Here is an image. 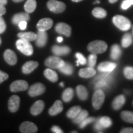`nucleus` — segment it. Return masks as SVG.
Here are the masks:
<instances>
[{"instance_id":"1","label":"nucleus","mask_w":133,"mask_h":133,"mask_svg":"<svg viewBox=\"0 0 133 133\" xmlns=\"http://www.w3.org/2000/svg\"><path fill=\"white\" fill-rule=\"evenodd\" d=\"M113 76L110 73H104L102 75H98L97 77L94 79L95 81V89H107L112 83Z\"/></svg>"},{"instance_id":"2","label":"nucleus","mask_w":133,"mask_h":133,"mask_svg":"<svg viewBox=\"0 0 133 133\" xmlns=\"http://www.w3.org/2000/svg\"><path fill=\"white\" fill-rule=\"evenodd\" d=\"M107 44L105 41L96 40L91 41L88 45V50L92 54H102L107 49Z\"/></svg>"},{"instance_id":"3","label":"nucleus","mask_w":133,"mask_h":133,"mask_svg":"<svg viewBox=\"0 0 133 133\" xmlns=\"http://www.w3.org/2000/svg\"><path fill=\"white\" fill-rule=\"evenodd\" d=\"M113 22L121 30L127 31L131 28V22L124 16L117 15L113 17Z\"/></svg>"},{"instance_id":"4","label":"nucleus","mask_w":133,"mask_h":133,"mask_svg":"<svg viewBox=\"0 0 133 133\" xmlns=\"http://www.w3.org/2000/svg\"><path fill=\"white\" fill-rule=\"evenodd\" d=\"M16 47L19 51L25 56H31L33 52V47L30 41L25 39L19 38V39L16 41Z\"/></svg>"},{"instance_id":"5","label":"nucleus","mask_w":133,"mask_h":133,"mask_svg":"<svg viewBox=\"0 0 133 133\" xmlns=\"http://www.w3.org/2000/svg\"><path fill=\"white\" fill-rule=\"evenodd\" d=\"M105 101V93L102 89H96L92 96V104L96 110H99L101 108Z\"/></svg>"},{"instance_id":"6","label":"nucleus","mask_w":133,"mask_h":133,"mask_svg":"<svg viewBox=\"0 0 133 133\" xmlns=\"http://www.w3.org/2000/svg\"><path fill=\"white\" fill-rule=\"evenodd\" d=\"M47 6L51 12L57 14L64 12L66 8L64 3L57 0H49L47 3Z\"/></svg>"},{"instance_id":"7","label":"nucleus","mask_w":133,"mask_h":133,"mask_svg":"<svg viewBox=\"0 0 133 133\" xmlns=\"http://www.w3.org/2000/svg\"><path fill=\"white\" fill-rule=\"evenodd\" d=\"M65 64L62 59L56 56H51L45 61V65L49 68L54 69H59Z\"/></svg>"},{"instance_id":"8","label":"nucleus","mask_w":133,"mask_h":133,"mask_svg":"<svg viewBox=\"0 0 133 133\" xmlns=\"http://www.w3.org/2000/svg\"><path fill=\"white\" fill-rule=\"evenodd\" d=\"M46 88L42 83H38L30 86L29 90V94L31 97H35L41 95L45 92Z\"/></svg>"},{"instance_id":"9","label":"nucleus","mask_w":133,"mask_h":133,"mask_svg":"<svg viewBox=\"0 0 133 133\" xmlns=\"http://www.w3.org/2000/svg\"><path fill=\"white\" fill-rule=\"evenodd\" d=\"M29 88V84L25 80H17L13 82L10 86V89L12 92L25 91Z\"/></svg>"},{"instance_id":"10","label":"nucleus","mask_w":133,"mask_h":133,"mask_svg":"<svg viewBox=\"0 0 133 133\" xmlns=\"http://www.w3.org/2000/svg\"><path fill=\"white\" fill-rule=\"evenodd\" d=\"M55 29H56V31L57 33H60V34L64 35L67 36V37H69L71 35V26L69 25L68 24H65V23H59V24L56 25Z\"/></svg>"},{"instance_id":"11","label":"nucleus","mask_w":133,"mask_h":133,"mask_svg":"<svg viewBox=\"0 0 133 133\" xmlns=\"http://www.w3.org/2000/svg\"><path fill=\"white\" fill-rule=\"evenodd\" d=\"M20 131L23 133H35L37 132L38 128L33 123L25 121L20 126Z\"/></svg>"},{"instance_id":"12","label":"nucleus","mask_w":133,"mask_h":133,"mask_svg":"<svg viewBox=\"0 0 133 133\" xmlns=\"http://www.w3.org/2000/svg\"><path fill=\"white\" fill-rule=\"evenodd\" d=\"M116 66V64L114 62H101L97 66L98 70L102 73H111L114 70Z\"/></svg>"},{"instance_id":"13","label":"nucleus","mask_w":133,"mask_h":133,"mask_svg":"<svg viewBox=\"0 0 133 133\" xmlns=\"http://www.w3.org/2000/svg\"><path fill=\"white\" fill-rule=\"evenodd\" d=\"M53 21L49 18H44L38 22L36 27L39 31H46L52 27Z\"/></svg>"},{"instance_id":"14","label":"nucleus","mask_w":133,"mask_h":133,"mask_svg":"<svg viewBox=\"0 0 133 133\" xmlns=\"http://www.w3.org/2000/svg\"><path fill=\"white\" fill-rule=\"evenodd\" d=\"M20 105V97L17 95L12 96L8 101V109L11 112H16L18 110Z\"/></svg>"},{"instance_id":"15","label":"nucleus","mask_w":133,"mask_h":133,"mask_svg":"<svg viewBox=\"0 0 133 133\" xmlns=\"http://www.w3.org/2000/svg\"><path fill=\"white\" fill-rule=\"evenodd\" d=\"M36 39V44L38 47L42 48L46 45L48 41V34L46 31L38 30Z\"/></svg>"},{"instance_id":"16","label":"nucleus","mask_w":133,"mask_h":133,"mask_svg":"<svg viewBox=\"0 0 133 133\" xmlns=\"http://www.w3.org/2000/svg\"><path fill=\"white\" fill-rule=\"evenodd\" d=\"M4 58L6 62L11 65H14L17 61L16 53L11 49L6 50L4 53Z\"/></svg>"},{"instance_id":"17","label":"nucleus","mask_w":133,"mask_h":133,"mask_svg":"<svg viewBox=\"0 0 133 133\" xmlns=\"http://www.w3.org/2000/svg\"><path fill=\"white\" fill-rule=\"evenodd\" d=\"M44 108V103L43 101H37L33 104L30 109L31 114L34 116L38 115L43 112Z\"/></svg>"},{"instance_id":"18","label":"nucleus","mask_w":133,"mask_h":133,"mask_svg":"<svg viewBox=\"0 0 133 133\" xmlns=\"http://www.w3.org/2000/svg\"><path fill=\"white\" fill-rule=\"evenodd\" d=\"M52 51L55 55L58 56H65V55L69 54L70 52V49L69 46H54L52 48Z\"/></svg>"},{"instance_id":"19","label":"nucleus","mask_w":133,"mask_h":133,"mask_svg":"<svg viewBox=\"0 0 133 133\" xmlns=\"http://www.w3.org/2000/svg\"><path fill=\"white\" fill-rule=\"evenodd\" d=\"M64 107H63V104L61 101H56L52 106L50 108L49 110V114L51 116L57 115L60 113L62 112Z\"/></svg>"},{"instance_id":"20","label":"nucleus","mask_w":133,"mask_h":133,"mask_svg":"<svg viewBox=\"0 0 133 133\" xmlns=\"http://www.w3.org/2000/svg\"><path fill=\"white\" fill-rule=\"evenodd\" d=\"M38 62L36 61H28L22 66V72L25 74H30L38 67Z\"/></svg>"},{"instance_id":"21","label":"nucleus","mask_w":133,"mask_h":133,"mask_svg":"<svg viewBox=\"0 0 133 133\" xmlns=\"http://www.w3.org/2000/svg\"><path fill=\"white\" fill-rule=\"evenodd\" d=\"M126 101V99L124 96L123 95H119L116 96L115 98L114 101L112 102V107L113 109L115 110H119L121 107L123 106Z\"/></svg>"},{"instance_id":"22","label":"nucleus","mask_w":133,"mask_h":133,"mask_svg":"<svg viewBox=\"0 0 133 133\" xmlns=\"http://www.w3.org/2000/svg\"><path fill=\"white\" fill-rule=\"evenodd\" d=\"M30 20V16L27 12L26 13H19L14 15L12 19V22L14 24L18 25L22 21H29Z\"/></svg>"},{"instance_id":"23","label":"nucleus","mask_w":133,"mask_h":133,"mask_svg":"<svg viewBox=\"0 0 133 133\" xmlns=\"http://www.w3.org/2000/svg\"><path fill=\"white\" fill-rule=\"evenodd\" d=\"M96 74V71L92 67L82 69L79 71V75L81 78H88L94 76Z\"/></svg>"},{"instance_id":"24","label":"nucleus","mask_w":133,"mask_h":133,"mask_svg":"<svg viewBox=\"0 0 133 133\" xmlns=\"http://www.w3.org/2000/svg\"><path fill=\"white\" fill-rule=\"evenodd\" d=\"M76 94L78 98L81 101H86L88 97L87 89L83 85H78L76 87Z\"/></svg>"},{"instance_id":"25","label":"nucleus","mask_w":133,"mask_h":133,"mask_svg":"<svg viewBox=\"0 0 133 133\" xmlns=\"http://www.w3.org/2000/svg\"><path fill=\"white\" fill-rule=\"evenodd\" d=\"M17 36L21 39H25V40L28 41H33L36 40V37H37V35L35 34L34 32H32V31L19 33L17 35Z\"/></svg>"},{"instance_id":"26","label":"nucleus","mask_w":133,"mask_h":133,"mask_svg":"<svg viewBox=\"0 0 133 133\" xmlns=\"http://www.w3.org/2000/svg\"><path fill=\"white\" fill-rule=\"evenodd\" d=\"M45 77L51 82H56L58 80V75L57 73L51 69H46L44 71Z\"/></svg>"},{"instance_id":"27","label":"nucleus","mask_w":133,"mask_h":133,"mask_svg":"<svg viewBox=\"0 0 133 133\" xmlns=\"http://www.w3.org/2000/svg\"><path fill=\"white\" fill-rule=\"evenodd\" d=\"M121 55V50L118 44H114L111 48L110 57L111 59L116 61L120 57Z\"/></svg>"},{"instance_id":"28","label":"nucleus","mask_w":133,"mask_h":133,"mask_svg":"<svg viewBox=\"0 0 133 133\" xmlns=\"http://www.w3.org/2000/svg\"><path fill=\"white\" fill-rule=\"evenodd\" d=\"M74 96V89L71 88H66L62 93V100L65 102H69L71 101Z\"/></svg>"},{"instance_id":"29","label":"nucleus","mask_w":133,"mask_h":133,"mask_svg":"<svg viewBox=\"0 0 133 133\" xmlns=\"http://www.w3.org/2000/svg\"><path fill=\"white\" fill-rule=\"evenodd\" d=\"M81 111V108L80 106L76 105L71 107L66 112V116L70 119H74L76 117L79 113Z\"/></svg>"},{"instance_id":"30","label":"nucleus","mask_w":133,"mask_h":133,"mask_svg":"<svg viewBox=\"0 0 133 133\" xmlns=\"http://www.w3.org/2000/svg\"><path fill=\"white\" fill-rule=\"evenodd\" d=\"M36 8V0H27L24 5V9L27 13H31Z\"/></svg>"},{"instance_id":"31","label":"nucleus","mask_w":133,"mask_h":133,"mask_svg":"<svg viewBox=\"0 0 133 133\" xmlns=\"http://www.w3.org/2000/svg\"><path fill=\"white\" fill-rule=\"evenodd\" d=\"M92 14L96 18L102 19L107 16V11L102 8H96L92 10Z\"/></svg>"},{"instance_id":"32","label":"nucleus","mask_w":133,"mask_h":133,"mask_svg":"<svg viewBox=\"0 0 133 133\" xmlns=\"http://www.w3.org/2000/svg\"><path fill=\"white\" fill-rule=\"evenodd\" d=\"M88 111L86 110H81V111L79 113V114L76 116L75 118L73 119V122L75 124H79L83 119H84L86 118L88 116Z\"/></svg>"},{"instance_id":"33","label":"nucleus","mask_w":133,"mask_h":133,"mask_svg":"<svg viewBox=\"0 0 133 133\" xmlns=\"http://www.w3.org/2000/svg\"><path fill=\"white\" fill-rule=\"evenodd\" d=\"M59 70L61 73L66 75H70L74 72V67L70 64L67 62H65V64L62 67L59 69Z\"/></svg>"},{"instance_id":"34","label":"nucleus","mask_w":133,"mask_h":133,"mask_svg":"<svg viewBox=\"0 0 133 133\" xmlns=\"http://www.w3.org/2000/svg\"><path fill=\"white\" fill-rule=\"evenodd\" d=\"M121 117L124 121L129 123H133V112L124 110L121 113Z\"/></svg>"},{"instance_id":"35","label":"nucleus","mask_w":133,"mask_h":133,"mask_svg":"<svg viewBox=\"0 0 133 133\" xmlns=\"http://www.w3.org/2000/svg\"><path fill=\"white\" fill-rule=\"evenodd\" d=\"M132 41V36L129 33H126L123 36L122 40H121V45L123 48H128L131 45Z\"/></svg>"},{"instance_id":"36","label":"nucleus","mask_w":133,"mask_h":133,"mask_svg":"<svg viewBox=\"0 0 133 133\" xmlns=\"http://www.w3.org/2000/svg\"><path fill=\"white\" fill-rule=\"evenodd\" d=\"M98 120H99L100 123L101 124V125L103 126L104 128L110 127L112 124V119L108 116H102V117L99 118Z\"/></svg>"},{"instance_id":"37","label":"nucleus","mask_w":133,"mask_h":133,"mask_svg":"<svg viewBox=\"0 0 133 133\" xmlns=\"http://www.w3.org/2000/svg\"><path fill=\"white\" fill-rule=\"evenodd\" d=\"M124 75L126 78L133 79V67L132 66H126L124 69Z\"/></svg>"},{"instance_id":"38","label":"nucleus","mask_w":133,"mask_h":133,"mask_svg":"<svg viewBox=\"0 0 133 133\" xmlns=\"http://www.w3.org/2000/svg\"><path fill=\"white\" fill-rule=\"evenodd\" d=\"M97 56L96 54H90L88 57V66L93 68L96 65L97 62Z\"/></svg>"},{"instance_id":"39","label":"nucleus","mask_w":133,"mask_h":133,"mask_svg":"<svg viewBox=\"0 0 133 133\" xmlns=\"http://www.w3.org/2000/svg\"><path fill=\"white\" fill-rule=\"evenodd\" d=\"M95 120H96V118H93V117L86 118L85 119H83V120L81 121L80 123L79 124V128H80L81 129L84 128H85L88 124L91 123H92V122H94Z\"/></svg>"},{"instance_id":"40","label":"nucleus","mask_w":133,"mask_h":133,"mask_svg":"<svg viewBox=\"0 0 133 133\" xmlns=\"http://www.w3.org/2000/svg\"><path fill=\"white\" fill-rule=\"evenodd\" d=\"M76 57L77 58V61H76V65H85L86 64V59L84 57L82 54L79 52L76 53L75 54Z\"/></svg>"},{"instance_id":"41","label":"nucleus","mask_w":133,"mask_h":133,"mask_svg":"<svg viewBox=\"0 0 133 133\" xmlns=\"http://www.w3.org/2000/svg\"><path fill=\"white\" fill-rule=\"evenodd\" d=\"M133 5V0H124L121 4V9L126 10Z\"/></svg>"},{"instance_id":"42","label":"nucleus","mask_w":133,"mask_h":133,"mask_svg":"<svg viewBox=\"0 0 133 133\" xmlns=\"http://www.w3.org/2000/svg\"><path fill=\"white\" fill-rule=\"evenodd\" d=\"M6 25L4 20L3 17H1V16H0V34L4 32V31L6 30Z\"/></svg>"},{"instance_id":"43","label":"nucleus","mask_w":133,"mask_h":133,"mask_svg":"<svg viewBox=\"0 0 133 133\" xmlns=\"http://www.w3.org/2000/svg\"><path fill=\"white\" fill-rule=\"evenodd\" d=\"M9 77L8 75L4 71L0 70V83H1L3 81L6 80Z\"/></svg>"},{"instance_id":"44","label":"nucleus","mask_w":133,"mask_h":133,"mask_svg":"<svg viewBox=\"0 0 133 133\" xmlns=\"http://www.w3.org/2000/svg\"><path fill=\"white\" fill-rule=\"evenodd\" d=\"M19 25V29L21 30H24L26 29V26H27V22L26 21H22L21 22L18 24Z\"/></svg>"},{"instance_id":"45","label":"nucleus","mask_w":133,"mask_h":133,"mask_svg":"<svg viewBox=\"0 0 133 133\" xmlns=\"http://www.w3.org/2000/svg\"><path fill=\"white\" fill-rule=\"evenodd\" d=\"M94 129H95L96 131H101L104 129L103 126L101 125V123H100L99 120L96 121L95 124H94Z\"/></svg>"},{"instance_id":"46","label":"nucleus","mask_w":133,"mask_h":133,"mask_svg":"<svg viewBox=\"0 0 133 133\" xmlns=\"http://www.w3.org/2000/svg\"><path fill=\"white\" fill-rule=\"evenodd\" d=\"M51 131H52L53 132L55 133H62L63 131L59 127H58L57 126H52V128H51Z\"/></svg>"},{"instance_id":"47","label":"nucleus","mask_w":133,"mask_h":133,"mask_svg":"<svg viewBox=\"0 0 133 133\" xmlns=\"http://www.w3.org/2000/svg\"><path fill=\"white\" fill-rule=\"evenodd\" d=\"M121 133H133V128H124L121 131Z\"/></svg>"},{"instance_id":"48","label":"nucleus","mask_w":133,"mask_h":133,"mask_svg":"<svg viewBox=\"0 0 133 133\" xmlns=\"http://www.w3.org/2000/svg\"><path fill=\"white\" fill-rule=\"evenodd\" d=\"M6 9L5 8L4 5L0 4V16H2L6 13Z\"/></svg>"},{"instance_id":"49","label":"nucleus","mask_w":133,"mask_h":133,"mask_svg":"<svg viewBox=\"0 0 133 133\" xmlns=\"http://www.w3.org/2000/svg\"><path fill=\"white\" fill-rule=\"evenodd\" d=\"M8 2V0H0V4H2V5H4L7 4Z\"/></svg>"},{"instance_id":"50","label":"nucleus","mask_w":133,"mask_h":133,"mask_svg":"<svg viewBox=\"0 0 133 133\" xmlns=\"http://www.w3.org/2000/svg\"><path fill=\"white\" fill-rule=\"evenodd\" d=\"M57 42L61 43L63 41L62 37H61V36H59V37L57 38Z\"/></svg>"},{"instance_id":"51","label":"nucleus","mask_w":133,"mask_h":133,"mask_svg":"<svg viewBox=\"0 0 133 133\" xmlns=\"http://www.w3.org/2000/svg\"><path fill=\"white\" fill-rule=\"evenodd\" d=\"M109 1L110 3H116L118 0H109Z\"/></svg>"},{"instance_id":"52","label":"nucleus","mask_w":133,"mask_h":133,"mask_svg":"<svg viewBox=\"0 0 133 133\" xmlns=\"http://www.w3.org/2000/svg\"><path fill=\"white\" fill-rule=\"evenodd\" d=\"M12 1L16 3H19V2H22V1H23L24 0H12Z\"/></svg>"},{"instance_id":"53","label":"nucleus","mask_w":133,"mask_h":133,"mask_svg":"<svg viewBox=\"0 0 133 133\" xmlns=\"http://www.w3.org/2000/svg\"><path fill=\"white\" fill-rule=\"evenodd\" d=\"M72 1H74V2H79V1H82V0H71Z\"/></svg>"},{"instance_id":"54","label":"nucleus","mask_w":133,"mask_h":133,"mask_svg":"<svg viewBox=\"0 0 133 133\" xmlns=\"http://www.w3.org/2000/svg\"><path fill=\"white\" fill-rule=\"evenodd\" d=\"M60 86H61V87H64V83H60Z\"/></svg>"},{"instance_id":"55","label":"nucleus","mask_w":133,"mask_h":133,"mask_svg":"<svg viewBox=\"0 0 133 133\" xmlns=\"http://www.w3.org/2000/svg\"><path fill=\"white\" fill-rule=\"evenodd\" d=\"M94 3H97V4H98V3H100V1H98V0H97V1H96V2Z\"/></svg>"},{"instance_id":"56","label":"nucleus","mask_w":133,"mask_h":133,"mask_svg":"<svg viewBox=\"0 0 133 133\" xmlns=\"http://www.w3.org/2000/svg\"><path fill=\"white\" fill-rule=\"evenodd\" d=\"M1 38H0V45H1Z\"/></svg>"},{"instance_id":"57","label":"nucleus","mask_w":133,"mask_h":133,"mask_svg":"<svg viewBox=\"0 0 133 133\" xmlns=\"http://www.w3.org/2000/svg\"><path fill=\"white\" fill-rule=\"evenodd\" d=\"M132 31H133V30H132Z\"/></svg>"}]
</instances>
